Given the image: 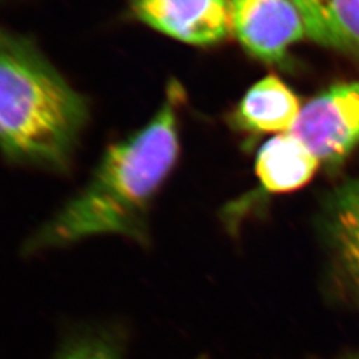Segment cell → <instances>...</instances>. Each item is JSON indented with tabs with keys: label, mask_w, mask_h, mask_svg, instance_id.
Instances as JSON below:
<instances>
[{
	"label": "cell",
	"mask_w": 359,
	"mask_h": 359,
	"mask_svg": "<svg viewBox=\"0 0 359 359\" xmlns=\"http://www.w3.org/2000/svg\"><path fill=\"white\" fill-rule=\"evenodd\" d=\"M184 92L170 81L154 117L108 147L88 182L25 244L26 255L76 244L96 236L149 243V210L179 157V107Z\"/></svg>",
	"instance_id": "obj_1"
},
{
	"label": "cell",
	"mask_w": 359,
	"mask_h": 359,
	"mask_svg": "<svg viewBox=\"0 0 359 359\" xmlns=\"http://www.w3.org/2000/svg\"><path fill=\"white\" fill-rule=\"evenodd\" d=\"M88 107L27 38L0 28V152L13 164L65 172Z\"/></svg>",
	"instance_id": "obj_2"
},
{
	"label": "cell",
	"mask_w": 359,
	"mask_h": 359,
	"mask_svg": "<svg viewBox=\"0 0 359 359\" xmlns=\"http://www.w3.org/2000/svg\"><path fill=\"white\" fill-rule=\"evenodd\" d=\"M320 163L341 164L359 144V83L334 86L306 104L290 130Z\"/></svg>",
	"instance_id": "obj_3"
},
{
	"label": "cell",
	"mask_w": 359,
	"mask_h": 359,
	"mask_svg": "<svg viewBox=\"0 0 359 359\" xmlns=\"http://www.w3.org/2000/svg\"><path fill=\"white\" fill-rule=\"evenodd\" d=\"M142 25L192 46H209L231 29V0H129Z\"/></svg>",
	"instance_id": "obj_4"
},
{
	"label": "cell",
	"mask_w": 359,
	"mask_h": 359,
	"mask_svg": "<svg viewBox=\"0 0 359 359\" xmlns=\"http://www.w3.org/2000/svg\"><path fill=\"white\" fill-rule=\"evenodd\" d=\"M231 6L236 36L265 62L281 60L289 46L306 35L293 0H231Z\"/></svg>",
	"instance_id": "obj_5"
},
{
	"label": "cell",
	"mask_w": 359,
	"mask_h": 359,
	"mask_svg": "<svg viewBox=\"0 0 359 359\" xmlns=\"http://www.w3.org/2000/svg\"><path fill=\"white\" fill-rule=\"evenodd\" d=\"M320 160L290 132L270 139L258 152L257 177L273 194L294 192L314 177Z\"/></svg>",
	"instance_id": "obj_6"
},
{
	"label": "cell",
	"mask_w": 359,
	"mask_h": 359,
	"mask_svg": "<svg viewBox=\"0 0 359 359\" xmlns=\"http://www.w3.org/2000/svg\"><path fill=\"white\" fill-rule=\"evenodd\" d=\"M309 38L359 56V0H293Z\"/></svg>",
	"instance_id": "obj_7"
},
{
	"label": "cell",
	"mask_w": 359,
	"mask_h": 359,
	"mask_svg": "<svg viewBox=\"0 0 359 359\" xmlns=\"http://www.w3.org/2000/svg\"><path fill=\"white\" fill-rule=\"evenodd\" d=\"M299 102L280 79L266 76L245 95L238 108V120L258 132L287 133L301 114Z\"/></svg>",
	"instance_id": "obj_8"
},
{
	"label": "cell",
	"mask_w": 359,
	"mask_h": 359,
	"mask_svg": "<svg viewBox=\"0 0 359 359\" xmlns=\"http://www.w3.org/2000/svg\"><path fill=\"white\" fill-rule=\"evenodd\" d=\"M329 228L338 258L359 255V181L335 194Z\"/></svg>",
	"instance_id": "obj_9"
},
{
	"label": "cell",
	"mask_w": 359,
	"mask_h": 359,
	"mask_svg": "<svg viewBox=\"0 0 359 359\" xmlns=\"http://www.w3.org/2000/svg\"><path fill=\"white\" fill-rule=\"evenodd\" d=\"M55 359H124V344L120 333L93 330L75 335Z\"/></svg>",
	"instance_id": "obj_10"
},
{
	"label": "cell",
	"mask_w": 359,
	"mask_h": 359,
	"mask_svg": "<svg viewBox=\"0 0 359 359\" xmlns=\"http://www.w3.org/2000/svg\"><path fill=\"white\" fill-rule=\"evenodd\" d=\"M339 262L345 269L347 278L350 280V283H353L359 295V255L341 258Z\"/></svg>",
	"instance_id": "obj_11"
},
{
	"label": "cell",
	"mask_w": 359,
	"mask_h": 359,
	"mask_svg": "<svg viewBox=\"0 0 359 359\" xmlns=\"http://www.w3.org/2000/svg\"><path fill=\"white\" fill-rule=\"evenodd\" d=\"M338 359H359V355H348V357H342Z\"/></svg>",
	"instance_id": "obj_12"
},
{
	"label": "cell",
	"mask_w": 359,
	"mask_h": 359,
	"mask_svg": "<svg viewBox=\"0 0 359 359\" xmlns=\"http://www.w3.org/2000/svg\"><path fill=\"white\" fill-rule=\"evenodd\" d=\"M197 359H206L205 357H200V358H197Z\"/></svg>",
	"instance_id": "obj_13"
}]
</instances>
